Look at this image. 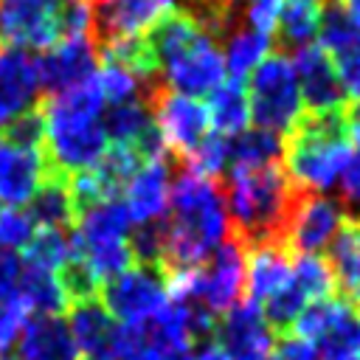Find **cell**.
<instances>
[{
    "label": "cell",
    "mask_w": 360,
    "mask_h": 360,
    "mask_svg": "<svg viewBox=\"0 0 360 360\" xmlns=\"http://www.w3.org/2000/svg\"><path fill=\"white\" fill-rule=\"evenodd\" d=\"M3 51H6V48H3V42H0V53H3Z\"/></svg>",
    "instance_id": "obj_43"
},
{
    "label": "cell",
    "mask_w": 360,
    "mask_h": 360,
    "mask_svg": "<svg viewBox=\"0 0 360 360\" xmlns=\"http://www.w3.org/2000/svg\"><path fill=\"white\" fill-rule=\"evenodd\" d=\"M292 68H295V76H298L301 101H307L309 112L346 107V93H343L340 79H338V70H335L329 53L321 45L298 48L295 59H292Z\"/></svg>",
    "instance_id": "obj_15"
},
{
    "label": "cell",
    "mask_w": 360,
    "mask_h": 360,
    "mask_svg": "<svg viewBox=\"0 0 360 360\" xmlns=\"http://www.w3.org/2000/svg\"><path fill=\"white\" fill-rule=\"evenodd\" d=\"M37 104L45 121L48 172L68 177V174L93 169L104 158L110 138L101 118L104 96L96 76L65 93L39 96Z\"/></svg>",
    "instance_id": "obj_3"
},
{
    "label": "cell",
    "mask_w": 360,
    "mask_h": 360,
    "mask_svg": "<svg viewBox=\"0 0 360 360\" xmlns=\"http://www.w3.org/2000/svg\"><path fill=\"white\" fill-rule=\"evenodd\" d=\"M250 73V121L256 124V129L284 138L301 118V90L290 56L281 51H270Z\"/></svg>",
    "instance_id": "obj_6"
},
{
    "label": "cell",
    "mask_w": 360,
    "mask_h": 360,
    "mask_svg": "<svg viewBox=\"0 0 360 360\" xmlns=\"http://www.w3.org/2000/svg\"><path fill=\"white\" fill-rule=\"evenodd\" d=\"M96 79H98L104 104H110V107L141 98V82L115 62H101V70H96Z\"/></svg>",
    "instance_id": "obj_32"
},
{
    "label": "cell",
    "mask_w": 360,
    "mask_h": 360,
    "mask_svg": "<svg viewBox=\"0 0 360 360\" xmlns=\"http://www.w3.org/2000/svg\"><path fill=\"white\" fill-rule=\"evenodd\" d=\"M158 360H191V349H177V352H166Z\"/></svg>",
    "instance_id": "obj_40"
},
{
    "label": "cell",
    "mask_w": 360,
    "mask_h": 360,
    "mask_svg": "<svg viewBox=\"0 0 360 360\" xmlns=\"http://www.w3.org/2000/svg\"><path fill=\"white\" fill-rule=\"evenodd\" d=\"M141 101L146 104L163 146L180 158V163L211 135V115H208V104L200 101L197 96H186L177 93L172 87L160 82L143 87Z\"/></svg>",
    "instance_id": "obj_7"
},
{
    "label": "cell",
    "mask_w": 360,
    "mask_h": 360,
    "mask_svg": "<svg viewBox=\"0 0 360 360\" xmlns=\"http://www.w3.org/2000/svg\"><path fill=\"white\" fill-rule=\"evenodd\" d=\"M354 152H357V149H354Z\"/></svg>",
    "instance_id": "obj_45"
},
{
    "label": "cell",
    "mask_w": 360,
    "mask_h": 360,
    "mask_svg": "<svg viewBox=\"0 0 360 360\" xmlns=\"http://www.w3.org/2000/svg\"><path fill=\"white\" fill-rule=\"evenodd\" d=\"M340 8L349 17V22L360 31V0H340Z\"/></svg>",
    "instance_id": "obj_39"
},
{
    "label": "cell",
    "mask_w": 360,
    "mask_h": 360,
    "mask_svg": "<svg viewBox=\"0 0 360 360\" xmlns=\"http://www.w3.org/2000/svg\"><path fill=\"white\" fill-rule=\"evenodd\" d=\"M17 360H84L68 321L59 315H34L25 321L17 340Z\"/></svg>",
    "instance_id": "obj_19"
},
{
    "label": "cell",
    "mask_w": 360,
    "mask_h": 360,
    "mask_svg": "<svg viewBox=\"0 0 360 360\" xmlns=\"http://www.w3.org/2000/svg\"><path fill=\"white\" fill-rule=\"evenodd\" d=\"M270 360H318V352L298 335H281V340L273 343Z\"/></svg>",
    "instance_id": "obj_37"
},
{
    "label": "cell",
    "mask_w": 360,
    "mask_h": 360,
    "mask_svg": "<svg viewBox=\"0 0 360 360\" xmlns=\"http://www.w3.org/2000/svg\"><path fill=\"white\" fill-rule=\"evenodd\" d=\"M281 6H284V0H245V20L250 22L253 31L273 34Z\"/></svg>",
    "instance_id": "obj_35"
},
{
    "label": "cell",
    "mask_w": 360,
    "mask_h": 360,
    "mask_svg": "<svg viewBox=\"0 0 360 360\" xmlns=\"http://www.w3.org/2000/svg\"><path fill=\"white\" fill-rule=\"evenodd\" d=\"M93 6V45L98 48L115 37H132L143 28H152L166 11L174 8V0H96Z\"/></svg>",
    "instance_id": "obj_14"
},
{
    "label": "cell",
    "mask_w": 360,
    "mask_h": 360,
    "mask_svg": "<svg viewBox=\"0 0 360 360\" xmlns=\"http://www.w3.org/2000/svg\"><path fill=\"white\" fill-rule=\"evenodd\" d=\"M292 329L312 343L318 360H360V309L343 295L307 304Z\"/></svg>",
    "instance_id": "obj_8"
},
{
    "label": "cell",
    "mask_w": 360,
    "mask_h": 360,
    "mask_svg": "<svg viewBox=\"0 0 360 360\" xmlns=\"http://www.w3.org/2000/svg\"><path fill=\"white\" fill-rule=\"evenodd\" d=\"M98 292H101L98 301L110 312V318L127 326L146 323L169 301L163 273L158 267H143V264L127 267L124 273L110 278Z\"/></svg>",
    "instance_id": "obj_9"
},
{
    "label": "cell",
    "mask_w": 360,
    "mask_h": 360,
    "mask_svg": "<svg viewBox=\"0 0 360 360\" xmlns=\"http://www.w3.org/2000/svg\"><path fill=\"white\" fill-rule=\"evenodd\" d=\"M292 273V250L284 245H259L245 250V295L242 301L262 307L276 295Z\"/></svg>",
    "instance_id": "obj_17"
},
{
    "label": "cell",
    "mask_w": 360,
    "mask_h": 360,
    "mask_svg": "<svg viewBox=\"0 0 360 360\" xmlns=\"http://www.w3.org/2000/svg\"><path fill=\"white\" fill-rule=\"evenodd\" d=\"M326 250H329L326 262L332 267L338 290L343 292L346 301H352L360 309V217L349 214Z\"/></svg>",
    "instance_id": "obj_22"
},
{
    "label": "cell",
    "mask_w": 360,
    "mask_h": 360,
    "mask_svg": "<svg viewBox=\"0 0 360 360\" xmlns=\"http://www.w3.org/2000/svg\"><path fill=\"white\" fill-rule=\"evenodd\" d=\"M28 321V309L20 298L0 301V354H6L17 340Z\"/></svg>",
    "instance_id": "obj_34"
},
{
    "label": "cell",
    "mask_w": 360,
    "mask_h": 360,
    "mask_svg": "<svg viewBox=\"0 0 360 360\" xmlns=\"http://www.w3.org/2000/svg\"><path fill=\"white\" fill-rule=\"evenodd\" d=\"M214 340L231 360H270L273 352V329L264 323L262 309L248 301H239L217 321Z\"/></svg>",
    "instance_id": "obj_13"
},
{
    "label": "cell",
    "mask_w": 360,
    "mask_h": 360,
    "mask_svg": "<svg viewBox=\"0 0 360 360\" xmlns=\"http://www.w3.org/2000/svg\"><path fill=\"white\" fill-rule=\"evenodd\" d=\"M281 141V166L287 177L309 194L332 188L352 158L343 107L323 112H301L295 127Z\"/></svg>",
    "instance_id": "obj_5"
},
{
    "label": "cell",
    "mask_w": 360,
    "mask_h": 360,
    "mask_svg": "<svg viewBox=\"0 0 360 360\" xmlns=\"http://www.w3.org/2000/svg\"><path fill=\"white\" fill-rule=\"evenodd\" d=\"M68 256H70V231L62 228H39L22 250V262L28 267L48 273H59Z\"/></svg>",
    "instance_id": "obj_28"
},
{
    "label": "cell",
    "mask_w": 360,
    "mask_h": 360,
    "mask_svg": "<svg viewBox=\"0 0 360 360\" xmlns=\"http://www.w3.org/2000/svg\"><path fill=\"white\" fill-rule=\"evenodd\" d=\"M346 208L335 200H326L321 194L304 191L287 231V245L292 253H321L329 248V242L338 236L340 225L346 222Z\"/></svg>",
    "instance_id": "obj_12"
},
{
    "label": "cell",
    "mask_w": 360,
    "mask_h": 360,
    "mask_svg": "<svg viewBox=\"0 0 360 360\" xmlns=\"http://www.w3.org/2000/svg\"><path fill=\"white\" fill-rule=\"evenodd\" d=\"M68 329H70L84 360H112L118 321L110 318V312L101 307L98 298L73 304Z\"/></svg>",
    "instance_id": "obj_21"
},
{
    "label": "cell",
    "mask_w": 360,
    "mask_h": 360,
    "mask_svg": "<svg viewBox=\"0 0 360 360\" xmlns=\"http://www.w3.org/2000/svg\"><path fill=\"white\" fill-rule=\"evenodd\" d=\"M270 53V34L253 31V28H239L228 37L225 45V68L231 79H245L264 56Z\"/></svg>",
    "instance_id": "obj_27"
},
{
    "label": "cell",
    "mask_w": 360,
    "mask_h": 360,
    "mask_svg": "<svg viewBox=\"0 0 360 360\" xmlns=\"http://www.w3.org/2000/svg\"><path fill=\"white\" fill-rule=\"evenodd\" d=\"M222 183L231 236L248 250L259 245H287L292 211L301 200V188L287 177L281 160L245 166H228Z\"/></svg>",
    "instance_id": "obj_1"
},
{
    "label": "cell",
    "mask_w": 360,
    "mask_h": 360,
    "mask_svg": "<svg viewBox=\"0 0 360 360\" xmlns=\"http://www.w3.org/2000/svg\"><path fill=\"white\" fill-rule=\"evenodd\" d=\"M231 233L225 191L219 180L180 169L169 188V219H163L160 273L200 267Z\"/></svg>",
    "instance_id": "obj_2"
},
{
    "label": "cell",
    "mask_w": 360,
    "mask_h": 360,
    "mask_svg": "<svg viewBox=\"0 0 360 360\" xmlns=\"http://www.w3.org/2000/svg\"><path fill=\"white\" fill-rule=\"evenodd\" d=\"M34 233H37V225L25 208L0 205V250L6 253L25 250Z\"/></svg>",
    "instance_id": "obj_33"
},
{
    "label": "cell",
    "mask_w": 360,
    "mask_h": 360,
    "mask_svg": "<svg viewBox=\"0 0 360 360\" xmlns=\"http://www.w3.org/2000/svg\"><path fill=\"white\" fill-rule=\"evenodd\" d=\"M208 115H211V132H217L222 138H236L239 132H245L250 124V101H248L245 82L222 79L211 90Z\"/></svg>",
    "instance_id": "obj_23"
},
{
    "label": "cell",
    "mask_w": 360,
    "mask_h": 360,
    "mask_svg": "<svg viewBox=\"0 0 360 360\" xmlns=\"http://www.w3.org/2000/svg\"><path fill=\"white\" fill-rule=\"evenodd\" d=\"M304 3H321V0H304Z\"/></svg>",
    "instance_id": "obj_41"
},
{
    "label": "cell",
    "mask_w": 360,
    "mask_h": 360,
    "mask_svg": "<svg viewBox=\"0 0 360 360\" xmlns=\"http://www.w3.org/2000/svg\"><path fill=\"white\" fill-rule=\"evenodd\" d=\"M0 360H6V354H0Z\"/></svg>",
    "instance_id": "obj_44"
},
{
    "label": "cell",
    "mask_w": 360,
    "mask_h": 360,
    "mask_svg": "<svg viewBox=\"0 0 360 360\" xmlns=\"http://www.w3.org/2000/svg\"><path fill=\"white\" fill-rule=\"evenodd\" d=\"M39 62L28 51L0 53V107L8 118L31 110L39 101Z\"/></svg>",
    "instance_id": "obj_20"
},
{
    "label": "cell",
    "mask_w": 360,
    "mask_h": 360,
    "mask_svg": "<svg viewBox=\"0 0 360 360\" xmlns=\"http://www.w3.org/2000/svg\"><path fill=\"white\" fill-rule=\"evenodd\" d=\"M191 360H231V357H228V352L217 340H205V343L197 346V352L191 354Z\"/></svg>",
    "instance_id": "obj_38"
},
{
    "label": "cell",
    "mask_w": 360,
    "mask_h": 360,
    "mask_svg": "<svg viewBox=\"0 0 360 360\" xmlns=\"http://www.w3.org/2000/svg\"><path fill=\"white\" fill-rule=\"evenodd\" d=\"M65 0H0V42L17 51H48L62 39Z\"/></svg>",
    "instance_id": "obj_10"
},
{
    "label": "cell",
    "mask_w": 360,
    "mask_h": 360,
    "mask_svg": "<svg viewBox=\"0 0 360 360\" xmlns=\"http://www.w3.org/2000/svg\"><path fill=\"white\" fill-rule=\"evenodd\" d=\"M281 135L264 132V129H245L236 138L228 141V166L245 163V166H259V163H276L281 160Z\"/></svg>",
    "instance_id": "obj_29"
},
{
    "label": "cell",
    "mask_w": 360,
    "mask_h": 360,
    "mask_svg": "<svg viewBox=\"0 0 360 360\" xmlns=\"http://www.w3.org/2000/svg\"><path fill=\"white\" fill-rule=\"evenodd\" d=\"M169 180L172 174H169L166 160H149L129 177V183L121 191L124 197L121 202L132 222L143 225V222H155L163 217L169 205V188H172Z\"/></svg>",
    "instance_id": "obj_18"
},
{
    "label": "cell",
    "mask_w": 360,
    "mask_h": 360,
    "mask_svg": "<svg viewBox=\"0 0 360 360\" xmlns=\"http://www.w3.org/2000/svg\"><path fill=\"white\" fill-rule=\"evenodd\" d=\"M48 174L45 152L17 149L0 138V205L20 208L28 202Z\"/></svg>",
    "instance_id": "obj_16"
},
{
    "label": "cell",
    "mask_w": 360,
    "mask_h": 360,
    "mask_svg": "<svg viewBox=\"0 0 360 360\" xmlns=\"http://www.w3.org/2000/svg\"><path fill=\"white\" fill-rule=\"evenodd\" d=\"M338 79L343 84V93L354 101H360V31H352L340 45H335L332 51H326Z\"/></svg>",
    "instance_id": "obj_31"
},
{
    "label": "cell",
    "mask_w": 360,
    "mask_h": 360,
    "mask_svg": "<svg viewBox=\"0 0 360 360\" xmlns=\"http://www.w3.org/2000/svg\"><path fill=\"white\" fill-rule=\"evenodd\" d=\"M37 62H39V93L56 96L93 79L98 53L93 37H62L42 56H37Z\"/></svg>",
    "instance_id": "obj_11"
},
{
    "label": "cell",
    "mask_w": 360,
    "mask_h": 360,
    "mask_svg": "<svg viewBox=\"0 0 360 360\" xmlns=\"http://www.w3.org/2000/svg\"><path fill=\"white\" fill-rule=\"evenodd\" d=\"M28 214L34 219V225L39 228H62L70 231V225L76 222L73 205H70V194H68V177L48 172L42 186L37 188V194L28 200Z\"/></svg>",
    "instance_id": "obj_24"
},
{
    "label": "cell",
    "mask_w": 360,
    "mask_h": 360,
    "mask_svg": "<svg viewBox=\"0 0 360 360\" xmlns=\"http://www.w3.org/2000/svg\"><path fill=\"white\" fill-rule=\"evenodd\" d=\"M292 281L301 287L307 301H323L329 295H338V284L332 276L329 262L321 253H298L292 262Z\"/></svg>",
    "instance_id": "obj_30"
},
{
    "label": "cell",
    "mask_w": 360,
    "mask_h": 360,
    "mask_svg": "<svg viewBox=\"0 0 360 360\" xmlns=\"http://www.w3.org/2000/svg\"><path fill=\"white\" fill-rule=\"evenodd\" d=\"M20 278H22V256L0 250V301L20 298Z\"/></svg>",
    "instance_id": "obj_36"
},
{
    "label": "cell",
    "mask_w": 360,
    "mask_h": 360,
    "mask_svg": "<svg viewBox=\"0 0 360 360\" xmlns=\"http://www.w3.org/2000/svg\"><path fill=\"white\" fill-rule=\"evenodd\" d=\"M321 22V3H304V0H287L276 20V37L281 48H304L318 34Z\"/></svg>",
    "instance_id": "obj_26"
},
{
    "label": "cell",
    "mask_w": 360,
    "mask_h": 360,
    "mask_svg": "<svg viewBox=\"0 0 360 360\" xmlns=\"http://www.w3.org/2000/svg\"><path fill=\"white\" fill-rule=\"evenodd\" d=\"M79 3H96V0H79Z\"/></svg>",
    "instance_id": "obj_42"
},
{
    "label": "cell",
    "mask_w": 360,
    "mask_h": 360,
    "mask_svg": "<svg viewBox=\"0 0 360 360\" xmlns=\"http://www.w3.org/2000/svg\"><path fill=\"white\" fill-rule=\"evenodd\" d=\"M17 295L25 304V309L37 312V315H59L70 307L59 276L48 273V270L28 267L25 262H22V278H20V292Z\"/></svg>",
    "instance_id": "obj_25"
},
{
    "label": "cell",
    "mask_w": 360,
    "mask_h": 360,
    "mask_svg": "<svg viewBox=\"0 0 360 360\" xmlns=\"http://www.w3.org/2000/svg\"><path fill=\"white\" fill-rule=\"evenodd\" d=\"M146 42L155 51L163 84L177 93H211L225 76V56L217 39L186 8L166 11L149 28Z\"/></svg>",
    "instance_id": "obj_4"
}]
</instances>
